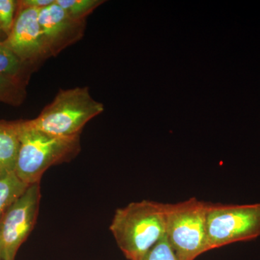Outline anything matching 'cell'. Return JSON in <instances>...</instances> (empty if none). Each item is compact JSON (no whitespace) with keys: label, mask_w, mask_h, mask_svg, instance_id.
<instances>
[{"label":"cell","mask_w":260,"mask_h":260,"mask_svg":"<svg viewBox=\"0 0 260 260\" xmlns=\"http://www.w3.org/2000/svg\"><path fill=\"white\" fill-rule=\"evenodd\" d=\"M20 148L15 174L28 185L40 183L53 166L69 162L81 150L79 136L56 137L34 127L30 119L17 120Z\"/></svg>","instance_id":"obj_1"},{"label":"cell","mask_w":260,"mask_h":260,"mask_svg":"<svg viewBox=\"0 0 260 260\" xmlns=\"http://www.w3.org/2000/svg\"><path fill=\"white\" fill-rule=\"evenodd\" d=\"M113 237L128 260H140L166 237L165 204L142 200L119 208L110 228Z\"/></svg>","instance_id":"obj_2"},{"label":"cell","mask_w":260,"mask_h":260,"mask_svg":"<svg viewBox=\"0 0 260 260\" xmlns=\"http://www.w3.org/2000/svg\"><path fill=\"white\" fill-rule=\"evenodd\" d=\"M104 111V105L90 95L88 87L61 89L30 121L37 129L54 136H79L87 123Z\"/></svg>","instance_id":"obj_3"},{"label":"cell","mask_w":260,"mask_h":260,"mask_svg":"<svg viewBox=\"0 0 260 260\" xmlns=\"http://www.w3.org/2000/svg\"><path fill=\"white\" fill-rule=\"evenodd\" d=\"M206 206L194 198L165 204L166 237L179 260H194L208 251Z\"/></svg>","instance_id":"obj_4"},{"label":"cell","mask_w":260,"mask_h":260,"mask_svg":"<svg viewBox=\"0 0 260 260\" xmlns=\"http://www.w3.org/2000/svg\"><path fill=\"white\" fill-rule=\"evenodd\" d=\"M260 236V203L223 205L207 203L208 251Z\"/></svg>","instance_id":"obj_5"},{"label":"cell","mask_w":260,"mask_h":260,"mask_svg":"<svg viewBox=\"0 0 260 260\" xmlns=\"http://www.w3.org/2000/svg\"><path fill=\"white\" fill-rule=\"evenodd\" d=\"M40 183L28 186L0 216V256L15 260L20 246L30 235L39 213Z\"/></svg>","instance_id":"obj_6"},{"label":"cell","mask_w":260,"mask_h":260,"mask_svg":"<svg viewBox=\"0 0 260 260\" xmlns=\"http://www.w3.org/2000/svg\"><path fill=\"white\" fill-rule=\"evenodd\" d=\"M39 10L19 5L13 28L4 43L24 62L37 68L50 57L39 21Z\"/></svg>","instance_id":"obj_7"},{"label":"cell","mask_w":260,"mask_h":260,"mask_svg":"<svg viewBox=\"0 0 260 260\" xmlns=\"http://www.w3.org/2000/svg\"><path fill=\"white\" fill-rule=\"evenodd\" d=\"M39 21L49 56H57L66 48L81 40L86 20L72 18L56 3L39 10Z\"/></svg>","instance_id":"obj_8"},{"label":"cell","mask_w":260,"mask_h":260,"mask_svg":"<svg viewBox=\"0 0 260 260\" xmlns=\"http://www.w3.org/2000/svg\"><path fill=\"white\" fill-rule=\"evenodd\" d=\"M20 140L16 121H0V175L15 172Z\"/></svg>","instance_id":"obj_9"},{"label":"cell","mask_w":260,"mask_h":260,"mask_svg":"<svg viewBox=\"0 0 260 260\" xmlns=\"http://www.w3.org/2000/svg\"><path fill=\"white\" fill-rule=\"evenodd\" d=\"M36 68L22 61L4 41H0V75L28 83Z\"/></svg>","instance_id":"obj_10"},{"label":"cell","mask_w":260,"mask_h":260,"mask_svg":"<svg viewBox=\"0 0 260 260\" xmlns=\"http://www.w3.org/2000/svg\"><path fill=\"white\" fill-rule=\"evenodd\" d=\"M29 186L19 179L15 172L0 175V216Z\"/></svg>","instance_id":"obj_11"},{"label":"cell","mask_w":260,"mask_h":260,"mask_svg":"<svg viewBox=\"0 0 260 260\" xmlns=\"http://www.w3.org/2000/svg\"><path fill=\"white\" fill-rule=\"evenodd\" d=\"M28 83L0 75V102L19 107L26 98Z\"/></svg>","instance_id":"obj_12"},{"label":"cell","mask_w":260,"mask_h":260,"mask_svg":"<svg viewBox=\"0 0 260 260\" xmlns=\"http://www.w3.org/2000/svg\"><path fill=\"white\" fill-rule=\"evenodd\" d=\"M56 2L72 18L78 20H86L90 13L105 3L103 0H56Z\"/></svg>","instance_id":"obj_13"},{"label":"cell","mask_w":260,"mask_h":260,"mask_svg":"<svg viewBox=\"0 0 260 260\" xmlns=\"http://www.w3.org/2000/svg\"><path fill=\"white\" fill-rule=\"evenodd\" d=\"M18 0H0V29L8 37L14 24Z\"/></svg>","instance_id":"obj_14"},{"label":"cell","mask_w":260,"mask_h":260,"mask_svg":"<svg viewBox=\"0 0 260 260\" xmlns=\"http://www.w3.org/2000/svg\"><path fill=\"white\" fill-rule=\"evenodd\" d=\"M140 260H179L167 237L154 245Z\"/></svg>","instance_id":"obj_15"},{"label":"cell","mask_w":260,"mask_h":260,"mask_svg":"<svg viewBox=\"0 0 260 260\" xmlns=\"http://www.w3.org/2000/svg\"><path fill=\"white\" fill-rule=\"evenodd\" d=\"M55 2V0H18L19 5L26 8L42 10L47 8Z\"/></svg>","instance_id":"obj_16"},{"label":"cell","mask_w":260,"mask_h":260,"mask_svg":"<svg viewBox=\"0 0 260 260\" xmlns=\"http://www.w3.org/2000/svg\"><path fill=\"white\" fill-rule=\"evenodd\" d=\"M6 38L7 37L5 36L4 32L2 31L1 29H0V41H5Z\"/></svg>","instance_id":"obj_17"},{"label":"cell","mask_w":260,"mask_h":260,"mask_svg":"<svg viewBox=\"0 0 260 260\" xmlns=\"http://www.w3.org/2000/svg\"><path fill=\"white\" fill-rule=\"evenodd\" d=\"M0 260H3L2 259L1 256H0Z\"/></svg>","instance_id":"obj_18"}]
</instances>
